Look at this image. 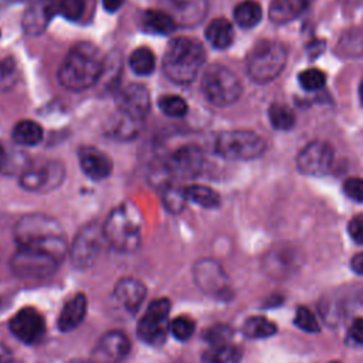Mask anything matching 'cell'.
I'll list each match as a JSON object with an SVG mask.
<instances>
[{
  "label": "cell",
  "mask_w": 363,
  "mask_h": 363,
  "mask_svg": "<svg viewBox=\"0 0 363 363\" xmlns=\"http://www.w3.org/2000/svg\"><path fill=\"white\" fill-rule=\"evenodd\" d=\"M104 68L101 51L91 43H78L61 62L58 79L69 91H84L98 82Z\"/></svg>",
  "instance_id": "obj_1"
},
{
  "label": "cell",
  "mask_w": 363,
  "mask_h": 363,
  "mask_svg": "<svg viewBox=\"0 0 363 363\" xmlns=\"http://www.w3.org/2000/svg\"><path fill=\"white\" fill-rule=\"evenodd\" d=\"M18 247H31L47 251L62 261L67 252V241L62 227L45 214H27L14 228Z\"/></svg>",
  "instance_id": "obj_2"
},
{
  "label": "cell",
  "mask_w": 363,
  "mask_h": 363,
  "mask_svg": "<svg viewBox=\"0 0 363 363\" xmlns=\"http://www.w3.org/2000/svg\"><path fill=\"white\" fill-rule=\"evenodd\" d=\"M206 61L203 45L189 37L172 40L164 51L163 71L166 77L177 84H189L196 79Z\"/></svg>",
  "instance_id": "obj_3"
},
{
  "label": "cell",
  "mask_w": 363,
  "mask_h": 363,
  "mask_svg": "<svg viewBox=\"0 0 363 363\" xmlns=\"http://www.w3.org/2000/svg\"><path fill=\"white\" fill-rule=\"evenodd\" d=\"M106 242L119 252L135 251L142 238V216L132 203L113 208L102 225Z\"/></svg>",
  "instance_id": "obj_4"
},
{
  "label": "cell",
  "mask_w": 363,
  "mask_h": 363,
  "mask_svg": "<svg viewBox=\"0 0 363 363\" xmlns=\"http://www.w3.org/2000/svg\"><path fill=\"white\" fill-rule=\"evenodd\" d=\"M286 64L284 44L274 40L258 41L247 55V72L252 81L267 84L275 79Z\"/></svg>",
  "instance_id": "obj_5"
},
{
  "label": "cell",
  "mask_w": 363,
  "mask_h": 363,
  "mask_svg": "<svg viewBox=\"0 0 363 363\" xmlns=\"http://www.w3.org/2000/svg\"><path fill=\"white\" fill-rule=\"evenodd\" d=\"M241 82L237 75L224 65H210L201 78V92L204 98L216 106H228L238 101Z\"/></svg>",
  "instance_id": "obj_6"
},
{
  "label": "cell",
  "mask_w": 363,
  "mask_h": 363,
  "mask_svg": "<svg viewBox=\"0 0 363 363\" xmlns=\"http://www.w3.org/2000/svg\"><path fill=\"white\" fill-rule=\"evenodd\" d=\"M214 147L227 160H252L264 153L265 140L251 130H225L217 136Z\"/></svg>",
  "instance_id": "obj_7"
},
{
  "label": "cell",
  "mask_w": 363,
  "mask_h": 363,
  "mask_svg": "<svg viewBox=\"0 0 363 363\" xmlns=\"http://www.w3.org/2000/svg\"><path fill=\"white\" fill-rule=\"evenodd\" d=\"M60 262L61 261L57 257L47 251L31 247H17L10 264L16 275L28 279H38L54 274Z\"/></svg>",
  "instance_id": "obj_8"
},
{
  "label": "cell",
  "mask_w": 363,
  "mask_h": 363,
  "mask_svg": "<svg viewBox=\"0 0 363 363\" xmlns=\"http://www.w3.org/2000/svg\"><path fill=\"white\" fill-rule=\"evenodd\" d=\"M170 302L166 298H159L150 302L142 319L138 323V336L150 346H159L166 340L170 332Z\"/></svg>",
  "instance_id": "obj_9"
},
{
  "label": "cell",
  "mask_w": 363,
  "mask_h": 363,
  "mask_svg": "<svg viewBox=\"0 0 363 363\" xmlns=\"http://www.w3.org/2000/svg\"><path fill=\"white\" fill-rule=\"evenodd\" d=\"M104 241L106 240L102 225L98 223H89L84 225L74 238L69 250L72 264L77 268L91 267L96 261Z\"/></svg>",
  "instance_id": "obj_10"
},
{
  "label": "cell",
  "mask_w": 363,
  "mask_h": 363,
  "mask_svg": "<svg viewBox=\"0 0 363 363\" xmlns=\"http://www.w3.org/2000/svg\"><path fill=\"white\" fill-rule=\"evenodd\" d=\"M197 286L210 296L227 298L231 295L230 281L223 267L214 259H200L193 269Z\"/></svg>",
  "instance_id": "obj_11"
},
{
  "label": "cell",
  "mask_w": 363,
  "mask_h": 363,
  "mask_svg": "<svg viewBox=\"0 0 363 363\" xmlns=\"http://www.w3.org/2000/svg\"><path fill=\"white\" fill-rule=\"evenodd\" d=\"M203 164V150L196 145H183L167 157L164 170L169 176L177 179H193L200 174Z\"/></svg>",
  "instance_id": "obj_12"
},
{
  "label": "cell",
  "mask_w": 363,
  "mask_h": 363,
  "mask_svg": "<svg viewBox=\"0 0 363 363\" xmlns=\"http://www.w3.org/2000/svg\"><path fill=\"white\" fill-rule=\"evenodd\" d=\"M335 152L330 143L313 140L308 143L296 156V166L301 173L308 176H323L333 163Z\"/></svg>",
  "instance_id": "obj_13"
},
{
  "label": "cell",
  "mask_w": 363,
  "mask_h": 363,
  "mask_svg": "<svg viewBox=\"0 0 363 363\" xmlns=\"http://www.w3.org/2000/svg\"><path fill=\"white\" fill-rule=\"evenodd\" d=\"M10 330L23 343L34 345L45 335V320L37 309L26 306L11 318Z\"/></svg>",
  "instance_id": "obj_14"
},
{
  "label": "cell",
  "mask_w": 363,
  "mask_h": 363,
  "mask_svg": "<svg viewBox=\"0 0 363 363\" xmlns=\"http://www.w3.org/2000/svg\"><path fill=\"white\" fill-rule=\"evenodd\" d=\"M118 113L142 122L150 109V95L149 91L140 84H132L119 91L116 96Z\"/></svg>",
  "instance_id": "obj_15"
},
{
  "label": "cell",
  "mask_w": 363,
  "mask_h": 363,
  "mask_svg": "<svg viewBox=\"0 0 363 363\" xmlns=\"http://www.w3.org/2000/svg\"><path fill=\"white\" fill-rule=\"evenodd\" d=\"M64 179L61 163L48 162L43 166L26 170L20 177V184L28 191H44L57 187Z\"/></svg>",
  "instance_id": "obj_16"
},
{
  "label": "cell",
  "mask_w": 363,
  "mask_h": 363,
  "mask_svg": "<svg viewBox=\"0 0 363 363\" xmlns=\"http://www.w3.org/2000/svg\"><path fill=\"white\" fill-rule=\"evenodd\" d=\"M130 350L129 337L119 330L106 332L94 349V357L101 363L119 362L128 356Z\"/></svg>",
  "instance_id": "obj_17"
},
{
  "label": "cell",
  "mask_w": 363,
  "mask_h": 363,
  "mask_svg": "<svg viewBox=\"0 0 363 363\" xmlns=\"http://www.w3.org/2000/svg\"><path fill=\"white\" fill-rule=\"evenodd\" d=\"M54 16H57V0H35L24 13V31L30 35L41 34Z\"/></svg>",
  "instance_id": "obj_18"
},
{
  "label": "cell",
  "mask_w": 363,
  "mask_h": 363,
  "mask_svg": "<svg viewBox=\"0 0 363 363\" xmlns=\"http://www.w3.org/2000/svg\"><path fill=\"white\" fill-rule=\"evenodd\" d=\"M146 295L145 285L135 278H122L118 281L113 289V298L116 303L128 313H135L142 305Z\"/></svg>",
  "instance_id": "obj_19"
},
{
  "label": "cell",
  "mask_w": 363,
  "mask_h": 363,
  "mask_svg": "<svg viewBox=\"0 0 363 363\" xmlns=\"http://www.w3.org/2000/svg\"><path fill=\"white\" fill-rule=\"evenodd\" d=\"M81 170L92 180H104L112 172L111 159L99 149L85 146L78 155Z\"/></svg>",
  "instance_id": "obj_20"
},
{
  "label": "cell",
  "mask_w": 363,
  "mask_h": 363,
  "mask_svg": "<svg viewBox=\"0 0 363 363\" xmlns=\"http://www.w3.org/2000/svg\"><path fill=\"white\" fill-rule=\"evenodd\" d=\"M88 301L84 294L71 296L62 306L58 316V329L61 332H71L77 329L85 319Z\"/></svg>",
  "instance_id": "obj_21"
},
{
  "label": "cell",
  "mask_w": 363,
  "mask_h": 363,
  "mask_svg": "<svg viewBox=\"0 0 363 363\" xmlns=\"http://www.w3.org/2000/svg\"><path fill=\"white\" fill-rule=\"evenodd\" d=\"M312 0H272L269 18L277 24H285L299 17Z\"/></svg>",
  "instance_id": "obj_22"
},
{
  "label": "cell",
  "mask_w": 363,
  "mask_h": 363,
  "mask_svg": "<svg viewBox=\"0 0 363 363\" xmlns=\"http://www.w3.org/2000/svg\"><path fill=\"white\" fill-rule=\"evenodd\" d=\"M204 35L211 47L217 50H225L233 44L234 40V28L233 24L223 17L214 18L206 27Z\"/></svg>",
  "instance_id": "obj_23"
},
{
  "label": "cell",
  "mask_w": 363,
  "mask_h": 363,
  "mask_svg": "<svg viewBox=\"0 0 363 363\" xmlns=\"http://www.w3.org/2000/svg\"><path fill=\"white\" fill-rule=\"evenodd\" d=\"M143 30L153 34H170L176 28V20L164 10H146L140 16Z\"/></svg>",
  "instance_id": "obj_24"
},
{
  "label": "cell",
  "mask_w": 363,
  "mask_h": 363,
  "mask_svg": "<svg viewBox=\"0 0 363 363\" xmlns=\"http://www.w3.org/2000/svg\"><path fill=\"white\" fill-rule=\"evenodd\" d=\"M173 11V18H182V23H197L206 11V0H164Z\"/></svg>",
  "instance_id": "obj_25"
},
{
  "label": "cell",
  "mask_w": 363,
  "mask_h": 363,
  "mask_svg": "<svg viewBox=\"0 0 363 363\" xmlns=\"http://www.w3.org/2000/svg\"><path fill=\"white\" fill-rule=\"evenodd\" d=\"M262 18V9L257 0H242L234 9V20L242 28L255 27Z\"/></svg>",
  "instance_id": "obj_26"
},
{
  "label": "cell",
  "mask_w": 363,
  "mask_h": 363,
  "mask_svg": "<svg viewBox=\"0 0 363 363\" xmlns=\"http://www.w3.org/2000/svg\"><path fill=\"white\" fill-rule=\"evenodd\" d=\"M13 140L21 146H35L43 140V128L34 121H20L13 129Z\"/></svg>",
  "instance_id": "obj_27"
},
{
  "label": "cell",
  "mask_w": 363,
  "mask_h": 363,
  "mask_svg": "<svg viewBox=\"0 0 363 363\" xmlns=\"http://www.w3.org/2000/svg\"><path fill=\"white\" fill-rule=\"evenodd\" d=\"M241 353L240 350L231 345L224 343L218 346H211L208 350L203 353V363H240Z\"/></svg>",
  "instance_id": "obj_28"
},
{
  "label": "cell",
  "mask_w": 363,
  "mask_h": 363,
  "mask_svg": "<svg viewBox=\"0 0 363 363\" xmlns=\"http://www.w3.org/2000/svg\"><path fill=\"white\" fill-rule=\"evenodd\" d=\"M186 190V197L187 200L206 207V208H214L220 206V196L216 190L207 186L201 184H193L184 189Z\"/></svg>",
  "instance_id": "obj_29"
},
{
  "label": "cell",
  "mask_w": 363,
  "mask_h": 363,
  "mask_svg": "<svg viewBox=\"0 0 363 363\" xmlns=\"http://www.w3.org/2000/svg\"><path fill=\"white\" fill-rule=\"evenodd\" d=\"M155 54L147 47L136 48L129 57V67L136 75H150L155 69Z\"/></svg>",
  "instance_id": "obj_30"
},
{
  "label": "cell",
  "mask_w": 363,
  "mask_h": 363,
  "mask_svg": "<svg viewBox=\"0 0 363 363\" xmlns=\"http://www.w3.org/2000/svg\"><path fill=\"white\" fill-rule=\"evenodd\" d=\"M269 122L274 128L279 130H289L295 125V113L294 111L281 102H274L268 108Z\"/></svg>",
  "instance_id": "obj_31"
},
{
  "label": "cell",
  "mask_w": 363,
  "mask_h": 363,
  "mask_svg": "<svg viewBox=\"0 0 363 363\" xmlns=\"http://www.w3.org/2000/svg\"><path fill=\"white\" fill-rule=\"evenodd\" d=\"M242 332L247 337L264 339V337L272 336L277 332V326L274 322L268 320L264 316H252L245 320L242 326Z\"/></svg>",
  "instance_id": "obj_32"
},
{
  "label": "cell",
  "mask_w": 363,
  "mask_h": 363,
  "mask_svg": "<svg viewBox=\"0 0 363 363\" xmlns=\"http://www.w3.org/2000/svg\"><path fill=\"white\" fill-rule=\"evenodd\" d=\"M157 105L159 109L170 118H180L187 113V102L179 95H163Z\"/></svg>",
  "instance_id": "obj_33"
},
{
  "label": "cell",
  "mask_w": 363,
  "mask_h": 363,
  "mask_svg": "<svg viewBox=\"0 0 363 363\" xmlns=\"http://www.w3.org/2000/svg\"><path fill=\"white\" fill-rule=\"evenodd\" d=\"M298 81L301 86L306 91H318L325 86L326 75L322 69L318 68H306L299 72Z\"/></svg>",
  "instance_id": "obj_34"
},
{
  "label": "cell",
  "mask_w": 363,
  "mask_h": 363,
  "mask_svg": "<svg viewBox=\"0 0 363 363\" xmlns=\"http://www.w3.org/2000/svg\"><path fill=\"white\" fill-rule=\"evenodd\" d=\"M164 187L166 189L163 191V203H164L166 208L172 213L180 211L187 200L186 190L179 189L177 186H172V184H166Z\"/></svg>",
  "instance_id": "obj_35"
},
{
  "label": "cell",
  "mask_w": 363,
  "mask_h": 363,
  "mask_svg": "<svg viewBox=\"0 0 363 363\" xmlns=\"http://www.w3.org/2000/svg\"><path fill=\"white\" fill-rule=\"evenodd\" d=\"M139 123L140 122L132 121V119L118 113L116 119L113 121V123L111 126V133L115 138H119V139H129V138H132L138 132Z\"/></svg>",
  "instance_id": "obj_36"
},
{
  "label": "cell",
  "mask_w": 363,
  "mask_h": 363,
  "mask_svg": "<svg viewBox=\"0 0 363 363\" xmlns=\"http://www.w3.org/2000/svg\"><path fill=\"white\" fill-rule=\"evenodd\" d=\"M194 320L189 316H177L170 322V333L180 342H186L194 333Z\"/></svg>",
  "instance_id": "obj_37"
},
{
  "label": "cell",
  "mask_w": 363,
  "mask_h": 363,
  "mask_svg": "<svg viewBox=\"0 0 363 363\" xmlns=\"http://www.w3.org/2000/svg\"><path fill=\"white\" fill-rule=\"evenodd\" d=\"M85 11V0H57V16L79 20Z\"/></svg>",
  "instance_id": "obj_38"
},
{
  "label": "cell",
  "mask_w": 363,
  "mask_h": 363,
  "mask_svg": "<svg viewBox=\"0 0 363 363\" xmlns=\"http://www.w3.org/2000/svg\"><path fill=\"white\" fill-rule=\"evenodd\" d=\"M17 78V65L11 57L0 60V88H10Z\"/></svg>",
  "instance_id": "obj_39"
},
{
  "label": "cell",
  "mask_w": 363,
  "mask_h": 363,
  "mask_svg": "<svg viewBox=\"0 0 363 363\" xmlns=\"http://www.w3.org/2000/svg\"><path fill=\"white\" fill-rule=\"evenodd\" d=\"M294 322L299 329H302L305 332H318L319 330V323H318L315 315L305 306H299L296 309Z\"/></svg>",
  "instance_id": "obj_40"
},
{
  "label": "cell",
  "mask_w": 363,
  "mask_h": 363,
  "mask_svg": "<svg viewBox=\"0 0 363 363\" xmlns=\"http://www.w3.org/2000/svg\"><path fill=\"white\" fill-rule=\"evenodd\" d=\"M231 329L225 325H216L207 329L204 339L210 343V346H218V345H224V343H230L231 339Z\"/></svg>",
  "instance_id": "obj_41"
},
{
  "label": "cell",
  "mask_w": 363,
  "mask_h": 363,
  "mask_svg": "<svg viewBox=\"0 0 363 363\" xmlns=\"http://www.w3.org/2000/svg\"><path fill=\"white\" fill-rule=\"evenodd\" d=\"M343 191L349 199L354 201H363V179L362 177L346 179L343 183Z\"/></svg>",
  "instance_id": "obj_42"
},
{
  "label": "cell",
  "mask_w": 363,
  "mask_h": 363,
  "mask_svg": "<svg viewBox=\"0 0 363 363\" xmlns=\"http://www.w3.org/2000/svg\"><path fill=\"white\" fill-rule=\"evenodd\" d=\"M342 45H343V52L349 55L354 54H362L363 52V34L357 33H349L346 37L342 38Z\"/></svg>",
  "instance_id": "obj_43"
},
{
  "label": "cell",
  "mask_w": 363,
  "mask_h": 363,
  "mask_svg": "<svg viewBox=\"0 0 363 363\" xmlns=\"http://www.w3.org/2000/svg\"><path fill=\"white\" fill-rule=\"evenodd\" d=\"M347 233L356 244L363 245V214H357L350 218L347 224Z\"/></svg>",
  "instance_id": "obj_44"
},
{
  "label": "cell",
  "mask_w": 363,
  "mask_h": 363,
  "mask_svg": "<svg viewBox=\"0 0 363 363\" xmlns=\"http://www.w3.org/2000/svg\"><path fill=\"white\" fill-rule=\"evenodd\" d=\"M349 333H350L352 339H353L356 343L363 345V318L354 319V322H353L352 326H350Z\"/></svg>",
  "instance_id": "obj_45"
},
{
  "label": "cell",
  "mask_w": 363,
  "mask_h": 363,
  "mask_svg": "<svg viewBox=\"0 0 363 363\" xmlns=\"http://www.w3.org/2000/svg\"><path fill=\"white\" fill-rule=\"evenodd\" d=\"M350 268L356 272L363 275V252L356 254L352 259H350Z\"/></svg>",
  "instance_id": "obj_46"
},
{
  "label": "cell",
  "mask_w": 363,
  "mask_h": 363,
  "mask_svg": "<svg viewBox=\"0 0 363 363\" xmlns=\"http://www.w3.org/2000/svg\"><path fill=\"white\" fill-rule=\"evenodd\" d=\"M0 363H13V353L3 343H0Z\"/></svg>",
  "instance_id": "obj_47"
},
{
  "label": "cell",
  "mask_w": 363,
  "mask_h": 363,
  "mask_svg": "<svg viewBox=\"0 0 363 363\" xmlns=\"http://www.w3.org/2000/svg\"><path fill=\"white\" fill-rule=\"evenodd\" d=\"M122 3H123V0H102V4L105 7V10L111 11V13L116 11L118 9H121Z\"/></svg>",
  "instance_id": "obj_48"
},
{
  "label": "cell",
  "mask_w": 363,
  "mask_h": 363,
  "mask_svg": "<svg viewBox=\"0 0 363 363\" xmlns=\"http://www.w3.org/2000/svg\"><path fill=\"white\" fill-rule=\"evenodd\" d=\"M3 163H4V149H3V146L0 145V167L3 166Z\"/></svg>",
  "instance_id": "obj_49"
},
{
  "label": "cell",
  "mask_w": 363,
  "mask_h": 363,
  "mask_svg": "<svg viewBox=\"0 0 363 363\" xmlns=\"http://www.w3.org/2000/svg\"><path fill=\"white\" fill-rule=\"evenodd\" d=\"M359 96H360V101L363 104V78L360 81V85H359Z\"/></svg>",
  "instance_id": "obj_50"
},
{
  "label": "cell",
  "mask_w": 363,
  "mask_h": 363,
  "mask_svg": "<svg viewBox=\"0 0 363 363\" xmlns=\"http://www.w3.org/2000/svg\"><path fill=\"white\" fill-rule=\"evenodd\" d=\"M14 1H23V0H0V6H6V4L14 3Z\"/></svg>",
  "instance_id": "obj_51"
},
{
  "label": "cell",
  "mask_w": 363,
  "mask_h": 363,
  "mask_svg": "<svg viewBox=\"0 0 363 363\" xmlns=\"http://www.w3.org/2000/svg\"><path fill=\"white\" fill-rule=\"evenodd\" d=\"M333 363H337V362H333Z\"/></svg>",
  "instance_id": "obj_52"
}]
</instances>
